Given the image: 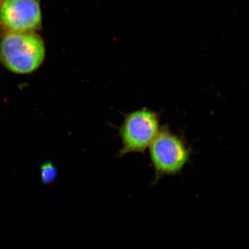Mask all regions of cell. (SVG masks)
<instances>
[{"label": "cell", "instance_id": "6da1fadb", "mask_svg": "<svg viewBox=\"0 0 249 249\" xmlns=\"http://www.w3.org/2000/svg\"><path fill=\"white\" fill-rule=\"evenodd\" d=\"M45 57V47L36 32L5 33L0 41V61L8 70L17 74L33 72Z\"/></svg>", "mask_w": 249, "mask_h": 249}, {"label": "cell", "instance_id": "7a4b0ae2", "mask_svg": "<svg viewBox=\"0 0 249 249\" xmlns=\"http://www.w3.org/2000/svg\"><path fill=\"white\" fill-rule=\"evenodd\" d=\"M149 147L155 180L182 171L189 160L191 152L185 143L166 129L159 130Z\"/></svg>", "mask_w": 249, "mask_h": 249}, {"label": "cell", "instance_id": "3957f363", "mask_svg": "<svg viewBox=\"0 0 249 249\" xmlns=\"http://www.w3.org/2000/svg\"><path fill=\"white\" fill-rule=\"evenodd\" d=\"M159 120L154 111L142 109L126 115L120 129L123 147L120 157L144 152L159 132Z\"/></svg>", "mask_w": 249, "mask_h": 249}, {"label": "cell", "instance_id": "277c9868", "mask_svg": "<svg viewBox=\"0 0 249 249\" xmlns=\"http://www.w3.org/2000/svg\"><path fill=\"white\" fill-rule=\"evenodd\" d=\"M0 26L6 33H31L42 26L39 0H3Z\"/></svg>", "mask_w": 249, "mask_h": 249}, {"label": "cell", "instance_id": "5b68a950", "mask_svg": "<svg viewBox=\"0 0 249 249\" xmlns=\"http://www.w3.org/2000/svg\"><path fill=\"white\" fill-rule=\"evenodd\" d=\"M55 177V168L51 163H46L41 167V177L43 182H51Z\"/></svg>", "mask_w": 249, "mask_h": 249}, {"label": "cell", "instance_id": "8992f818", "mask_svg": "<svg viewBox=\"0 0 249 249\" xmlns=\"http://www.w3.org/2000/svg\"><path fill=\"white\" fill-rule=\"evenodd\" d=\"M2 1H3V0H0V4H1V3Z\"/></svg>", "mask_w": 249, "mask_h": 249}]
</instances>
